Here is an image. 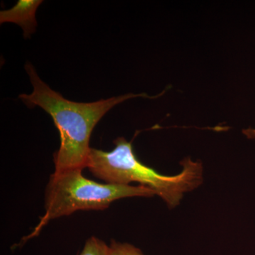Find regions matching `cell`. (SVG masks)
<instances>
[{
	"mask_svg": "<svg viewBox=\"0 0 255 255\" xmlns=\"http://www.w3.org/2000/svg\"><path fill=\"white\" fill-rule=\"evenodd\" d=\"M26 73L33 90L19 98L29 107H39L53 119L60 133L59 150L53 156L55 172L86 168L90 154L92 132L109 111L124 101L134 97H150L145 94H128L90 103H80L64 98L42 81L31 63H26Z\"/></svg>",
	"mask_w": 255,
	"mask_h": 255,
	"instance_id": "obj_1",
	"label": "cell"
},
{
	"mask_svg": "<svg viewBox=\"0 0 255 255\" xmlns=\"http://www.w3.org/2000/svg\"><path fill=\"white\" fill-rule=\"evenodd\" d=\"M114 143L115 147L111 151L91 147L87 159L86 168L106 183L121 185L139 183L153 190L170 209L180 204L185 193L202 184L203 166L200 162L187 157L181 162V172L176 175H164L137 158L131 142L121 137Z\"/></svg>",
	"mask_w": 255,
	"mask_h": 255,
	"instance_id": "obj_2",
	"label": "cell"
},
{
	"mask_svg": "<svg viewBox=\"0 0 255 255\" xmlns=\"http://www.w3.org/2000/svg\"><path fill=\"white\" fill-rule=\"evenodd\" d=\"M82 170L69 169L50 176L45 195V214L31 234L23 238V243L37 237L52 220L75 211H100L119 199L156 195L153 190L142 185L102 184L90 180L82 174Z\"/></svg>",
	"mask_w": 255,
	"mask_h": 255,
	"instance_id": "obj_3",
	"label": "cell"
},
{
	"mask_svg": "<svg viewBox=\"0 0 255 255\" xmlns=\"http://www.w3.org/2000/svg\"><path fill=\"white\" fill-rule=\"evenodd\" d=\"M41 0H18L14 6L0 11V23H16L22 28L25 38H30L36 31V13Z\"/></svg>",
	"mask_w": 255,
	"mask_h": 255,
	"instance_id": "obj_4",
	"label": "cell"
},
{
	"mask_svg": "<svg viewBox=\"0 0 255 255\" xmlns=\"http://www.w3.org/2000/svg\"><path fill=\"white\" fill-rule=\"evenodd\" d=\"M109 246L99 238H89L81 253L78 255H108Z\"/></svg>",
	"mask_w": 255,
	"mask_h": 255,
	"instance_id": "obj_5",
	"label": "cell"
},
{
	"mask_svg": "<svg viewBox=\"0 0 255 255\" xmlns=\"http://www.w3.org/2000/svg\"><path fill=\"white\" fill-rule=\"evenodd\" d=\"M108 255H145L139 248L129 243H119L112 240L109 246Z\"/></svg>",
	"mask_w": 255,
	"mask_h": 255,
	"instance_id": "obj_6",
	"label": "cell"
},
{
	"mask_svg": "<svg viewBox=\"0 0 255 255\" xmlns=\"http://www.w3.org/2000/svg\"><path fill=\"white\" fill-rule=\"evenodd\" d=\"M243 133H244L248 138H255V129H246V130H243Z\"/></svg>",
	"mask_w": 255,
	"mask_h": 255,
	"instance_id": "obj_7",
	"label": "cell"
}]
</instances>
